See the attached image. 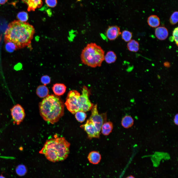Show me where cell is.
I'll return each mask as SVG.
<instances>
[{"instance_id": "cell-19", "label": "cell", "mask_w": 178, "mask_h": 178, "mask_svg": "<svg viewBox=\"0 0 178 178\" xmlns=\"http://www.w3.org/2000/svg\"><path fill=\"white\" fill-rule=\"evenodd\" d=\"M117 59L115 53L113 51H109L107 52L104 56V59L106 62L110 64L114 62Z\"/></svg>"}, {"instance_id": "cell-7", "label": "cell", "mask_w": 178, "mask_h": 178, "mask_svg": "<svg viewBox=\"0 0 178 178\" xmlns=\"http://www.w3.org/2000/svg\"><path fill=\"white\" fill-rule=\"evenodd\" d=\"M93 123L98 131L100 132L102 126L107 119L106 113H98L97 104L93 106L91 109V114L89 118Z\"/></svg>"}, {"instance_id": "cell-31", "label": "cell", "mask_w": 178, "mask_h": 178, "mask_svg": "<svg viewBox=\"0 0 178 178\" xmlns=\"http://www.w3.org/2000/svg\"><path fill=\"white\" fill-rule=\"evenodd\" d=\"M164 66L166 67H170V63L168 62H165L163 64Z\"/></svg>"}, {"instance_id": "cell-26", "label": "cell", "mask_w": 178, "mask_h": 178, "mask_svg": "<svg viewBox=\"0 0 178 178\" xmlns=\"http://www.w3.org/2000/svg\"><path fill=\"white\" fill-rule=\"evenodd\" d=\"M178 12L175 11L171 15L170 19V23L172 24H175L178 22Z\"/></svg>"}, {"instance_id": "cell-32", "label": "cell", "mask_w": 178, "mask_h": 178, "mask_svg": "<svg viewBox=\"0 0 178 178\" xmlns=\"http://www.w3.org/2000/svg\"><path fill=\"white\" fill-rule=\"evenodd\" d=\"M7 0H0V4H4Z\"/></svg>"}, {"instance_id": "cell-2", "label": "cell", "mask_w": 178, "mask_h": 178, "mask_svg": "<svg viewBox=\"0 0 178 178\" xmlns=\"http://www.w3.org/2000/svg\"><path fill=\"white\" fill-rule=\"evenodd\" d=\"M40 114L45 121L52 124L57 122L64 114V105L58 96L48 95L40 103Z\"/></svg>"}, {"instance_id": "cell-11", "label": "cell", "mask_w": 178, "mask_h": 178, "mask_svg": "<svg viewBox=\"0 0 178 178\" xmlns=\"http://www.w3.org/2000/svg\"><path fill=\"white\" fill-rule=\"evenodd\" d=\"M155 35L156 38L160 40L166 39L168 35L167 29L165 27L160 26L157 27L155 30Z\"/></svg>"}, {"instance_id": "cell-15", "label": "cell", "mask_w": 178, "mask_h": 178, "mask_svg": "<svg viewBox=\"0 0 178 178\" xmlns=\"http://www.w3.org/2000/svg\"><path fill=\"white\" fill-rule=\"evenodd\" d=\"M36 92L38 97L43 98L46 97L47 96L49 90L48 88L45 85H40L37 88Z\"/></svg>"}, {"instance_id": "cell-17", "label": "cell", "mask_w": 178, "mask_h": 178, "mask_svg": "<svg viewBox=\"0 0 178 178\" xmlns=\"http://www.w3.org/2000/svg\"><path fill=\"white\" fill-rule=\"evenodd\" d=\"M112 123L110 121L106 122L102 125L101 129V133L104 135H107L111 132L113 128Z\"/></svg>"}, {"instance_id": "cell-18", "label": "cell", "mask_w": 178, "mask_h": 178, "mask_svg": "<svg viewBox=\"0 0 178 178\" xmlns=\"http://www.w3.org/2000/svg\"><path fill=\"white\" fill-rule=\"evenodd\" d=\"M147 22L149 26L153 27H158L160 24V20L159 17L156 15H153L149 17Z\"/></svg>"}, {"instance_id": "cell-34", "label": "cell", "mask_w": 178, "mask_h": 178, "mask_svg": "<svg viewBox=\"0 0 178 178\" xmlns=\"http://www.w3.org/2000/svg\"><path fill=\"white\" fill-rule=\"evenodd\" d=\"M24 2L27 4L28 0H22Z\"/></svg>"}, {"instance_id": "cell-1", "label": "cell", "mask_w": 178, "mask_h": 178, "mask_svg": "<svg viewBox=\"0 0 178 178\" xmlns=\"http://www.w3.org/2000/svg\"><path fill=\"white\" fill-rule=\"evenodd\" d=\"M34 32V27L28 23L15 20L8 24L4 41L13 44L17 50L22 48L30 45Z\"/></svg>"}, {"instance_id": "cell-33", "label": "cell", "mask_w": 178, "mask_h": 178, "mask_svg": "<svg viewBox=\"0 0 178 178\" xmlns=\"http://www.w3.org/2000/svg\"><path fill=\"white\" fill-rule=\"evenodd\" d=\"M126 178H135L133 176L130 175L129 176H128V177H127Z\"/></svg>"}, {"instance_id": "cell-14", "label": "cell", "mask_w": 178, "mask_h": 178, "mask_svg": "<svg viewBox=\"0 0 178 178\" xmlns=\"http://www.w3.org/2000/svg\"><path fill=\"white\" fill-rule=\"evenodd\" d=\"M42 4V0H28L27 10L29 11H34L36 8L40 7Z\"/></svg>"}, {"instance_id": "cell-21", "label": "cell", "mask_w": 178, "mask_h": 178, "mask_svg": "<svg viewBox=\"0 0 178 178\" xmlns=\"http://www.w3.org/2000/svg\"><path fill=\"white\" fill-rule=\"evenodd\" d=\"M16 174L19 176H24L27 172L26 167L24 165L21 164L17 166L16 169Z\"/></svg>"}, {"instance_id": "cell-12", "label": "cell", "mask_w": 178, "mask_h": 178, "mask_svg": "<svg viewBox=\"0 0 178 178\" xmlns=\"http://www.w3.org/2000/svg\"><path fill=\"white\" fill-rule=\"evenodd\" d=\"M88 158L90 162L93 164H96L100 162L101 159V156L98 152L93 151L89 153Z\"/></svg>"}, {"instance_id": "cell-16", "label": "cell", "mask_w": 178, "mask_h": 178, "mask_svg": "<svg viewBox=\"0 0 178 178\" xmlns=\"http://www.w3.org/2000/svg\"><path fill=\"white\" fill-rule=\"evenodd\" d=\"M134 120L132 116L126 115L123 117L121 121L122 126L125 128H128L131 127L133 125Z\"/></svg>"}, {"instance_id": "cell-24", "label": "cell", "mask_w": 178, "mask_h": 178, "mask_svg": "<svg viewBox=\"0 0 178 178\" xmlns=\"http://www.w3.org/2000/svg\"><path fill=\"white\" fill-rule=\"evenodd\" d=\"M17 17L18 20L23 22H27L28 18V13L24 11L19 12L17 14Z\"/></svg>"}, {"instance_id": "cell-13", "label": "cell", "mask_w": 178, "mask_h": 178, "mask_svg": "<svg viewBox=\"0 0 178 178\" xmlns=\"http://www.w3.org/2000/svg\"><path fill=\"white\" fill-rule=\"evenodd\" d=\"M52 89L55 95L59 96L65 93L66 87L64 84L56 83L53 85Z\"/></svg>"}, {"instance_id": "cell-23", "label": "cell", "mask_w": 178, "mask_h": 178, "mask_svg": "<svg viewBox=\"0 0 178 178\" xmlns=\"http://www.w3.org/2000/svg\"><path fill=\"white\" fill-rule=\"evenodd\" d=\"M122 39L125 42H129L131 40L132 37V34L130 31L124 30L121 33Z\"/></svg>"}, {"instance_id": "cell-5", "label": "cell", "mask_w": 178, "mask_h": 178, "mask_svg": "<svg viewBox=\"0 0 178 178\" xmlns=\"http://www.w3.org/2000/svg\"><path fill=\"white\" fill-rule=\"evenodd\" d=\"M80 93L76 90H72L68 92L65 105L68 110L72 114L79 111L78 98Z\"/></svg>"}, {"instance_id": "cell-10", "label": "cell", "mask_w": 178, "mask_h": 178, "mask_svg": "<svg viewBox=\"0 0 178 178\" xmlns=\"http://www.w3.org/2000/svg\"><path fill=\"white\" fill-rule=\"evenodd\" d=\"M106 36L110 40L116 39L121 34L120 28L117 26H109L106 32Z\"/></svg>"}, {"instance_id": "cell-3", "label": "cell", "mask_w": 178, "mask_h": 178, "mask_svg": "<svg viewBox=\"0 0 178 178\" xmlns=\"http://www.w3.org/2000/svg\"><path fill=\"white\" fill-rule=\"evenodd\" d=\"M70 145L63 137L51 138L46 140L39 153L52 162L62 161L68 156Z\"/></svg>"}, {"instance_id": "cell-9", "label": "cell", "mask_w": 178, "mask_h": 178, "mask_svg": "<svg viewBox=\"0 0 178 178\" xmlns=\"http://www.w3.org/2000/svg\"><path fill=\"white\" fill-rule=\"evenodd\" d=\"M80 127L86 131L89 139L99 138L100 132L98 131L92 121L90 119H88L85 123L81 125Z\"/></svg>"}, {"instance_id": "cell-29", "label": "cell", "mask_w": 178, "mask_h": 178, "mask_svg": "<svg viewBox=\"0 0 178 178\" xmlns=\"http://www.w3.org/2000/svg\"><path fill=\"white\" fill-rule=\"evenodd\" d=\"M178 27L176 28L173 32V37L177 46L178 45Z\"/></svg>"}, {"instance_id": "cell-30", "label": "cell", "mask_w": 178, "mask_h": 178, "mask_svg": "<svg viewBox=\"0 0 178 178\" xmlns=\"http://www.w3.org/2000/svg\"><path fill=\"white\" fill-rule=\"evenodd\" d=\"M175 125H178V114H176L174 116L173 119Z\"/></svg>"}, {"instance_id": "cell-20", "label": "cell", "mask_w": 178, "mask_h": 178, "mask_svg": "<svg viewBox=\"0 0 178 178\" xmlns=\"http://www.w3.org/2000/svg\"><path fill=\"white\" fill-rule=\"evenodd\" d=\"M127 47L130 51L137 52L139 50V44L137 41L134 40H132L128 43Z\"/></svg>"}, {"instance_id": "cell-4", "label": "cell", "mask_w": 178, "mask_h": 178, "mask_svg": "<svg viewBox=\"0 0 178 178\" xmlns=\"http://www.w3.org/2000/svg\"><path fill=\"white\" fill-rule=\"evenodd\" d=\"M104 51L95 43L88 44L82 50L81 55L82 63L87 66L95 67L101 66L104 60Z\"/></svg>"}, {"instance_id": "cell-35", "label": "cell", "mask_w": 178, "mask_h": 178, "mask_svg": "<svg viewBox=\"0 0 178 178\" xmlns=\"http://www.w3.org/2000/svg\"><path fill=\"white\" fill-rule=\"evenodd\" d=\"M0 178H5L2 175H0Z\"/></svg>"}, {"instance_id": "cell-27", "label": "cell", "mask_w": 178, "mask_h": 178, "mask_svg": "<svg viewBox=\"0 0 178 178\" xmlns=\"http://www.w3.org/2000/svg\"><path fill=\"white\" fill-rule=\"evenodd\" d=\"M50 77L47 75H44L42 77L41 81L42 83L45 85L49 84L50 82Z\"/></svg>"}, {"instance_id": "cell-22", "label": "cell", "mask_w": 178, "mask_h": 178, "mask_svg": "<svg viewBox=\"0 0 178 178\" xmlns=\"http://www.w3.org/2000/svg\"><path fill=\"white\" fill-rule=\"evenodd\" d=\"M75 114L76 119L80 123L84 122L87 117V114L85 112L82 111H78Z\"/></svg>"}, {"instance_id": "cell-6", "label": "cell", "mask_w": 178, "mask_h": 178, "mask_svg": "<svg viewBox=\"0 0 178 178\" xmlns=\"http://www.w3.org/2000/svg\"><path fill=\"white\" fill-rule=\"evenodd\" d=\"M82 92V94L80 95L78 98L79 111L85 112L91 110L93 105L89 99L90 92L88 88L84 86L83 87Z\"/></svg>"}, {"instance_id": "cell-28", "label": "cell", "mask_w": 178, "mask_h": 178, "mask_svg": "<svg viewBox=\"0 0 178 178\" xmlns=\"http://www.w3.org/2000/svg\"><path fill=\"white\" fill-rule=\"evenodd\" d=\"M45 2L48 6L52 7H55L57 3V0H45Z\"/></svg>"}, {"instance_id": "cell-8", "label": "cell", "mask_w": 178, "mask_h": 178, "mask_svg": "<svg viewBox=\"0 0 178 178\" xmlns=\"http://www.w3.org/2000/svg\"><path fill=\"white\" fill-rule=\"evenodd\" d=\"M10 110L14 124L17 125L20 124L23 121L25 115L23 107L18 104L14 105Z\"/></svg>"}, {"instance_id": "cell-25", "label": "cell", "mask_w": 178, "mask_h": 178, "mask_svg": "<svg viewBox=\"0 0 178 178\" xmlns=\"http://www.w3.org/2000/svg\"><path fill=\"white\" fill-rule=\"evenodd\" d=\"M5 44V48L6 50L8 52H12L17 50L15 46L12 43L8 42Z\"/></svg>"}]
</instances>
